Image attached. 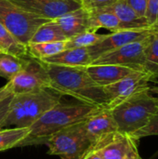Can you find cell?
Wrapping results in <instances>:
<instances>
[{"label":"cell","instance_id":"cell-3","mask_svg":"<svg viewBox=\"0 0 158 159\" xmlns=\"http://www.w3.org/2000/svg\"><path fill=\"white\" fill-rule=\"evenodd\" d=\"M61 96L51 89L13 94L3 129L10 126L30 128L48 110L61 102Z\"/></svg>","mask_w":158,"mask_h":159},{"label":"cell","instance_id":"cell-16","mask_svg":"<svg viewBox=\"0 0 158 159\" xmlns=\"http://www.w3.org/2000/svg\"><path fill=\"white\" fill-rule=\"evenodd\" d=\"M114 13L121 23V31L144 30L150 26L144 17L139 16L125 0H119L115 4L101 8Z\"/></svg>","mask_w":158,"mask_h":159},{"label":"cell","instance_id":"cell-4","mask_svg":"<svg viewBox=\"0 0 158 159\" xmlns=\"http://www.w3.org/2000/svg\"><path fill=\"white\" fill-rule=\"evenodd\" d=\"M156 104V96L148 88L125 99L110 110L118 131L130 136L149 123Z\"/></svg>","mask_w":158,"mask_h":159},{"label":"cell","instance_id":"cell-28","mask_svg":"<svg viewBox=\"0 0 158 159\" xmlns=\"http://www.w3.org/2000/svg\"><path fill=\"white\" fill-rule=\"evenodd\" d=\"M119 0H81L82 7L88 10L101 9L112 6Z\"/></svg>","mask_w":158,"mask_h":159},{"label":"cell","instance_id":"cell-14","mask_svg":"<svg viewBox=\"0 0 158 159\" xmlns=\"http://www.w3.org/2000/svg\"><path fill=\"white\" fill-rule=\"evenodd\" d=\"M86 71L92 81L99 87H105L136 73H141L127 67L112 64H90L86 67Z\"/></svg>","mask_w":158,"mask_h":159},{"label":"cell","instance_id":"cell-33","mask_svg":"<svg viewBox=\"0 0 158 159\" xmlns=\"http://www.w3.org/2000/svg\"><path fill=\"white\" fill-rule=\"evenodd\" d=\"M125 159H142V157L140 156V154H139V152H138V150L137 151H135V152H133V153H131V154H129L127 157Z\"/></svg>","mask_w":158,"mask_h":159},{"label":"cell","instance_id":"cell-20","mask_svg":"<svg viewBox=\"0 0 158 159\" xmlns=\"http://www.w3.org/2000/svg\"><path fill=\"white\" fill-rule=\"evenodd\" d=\"M29 57L20 58L5 51H0V76L10 81L22 70Z\"/></svg>","mask_w":158,"mask_h":159},{"label":"cell","instance_id":"cell-24","mask_svg":"<svg viewBox=\"0 0 158 159\" xmlns=\"http://www.w3.org/2000/svg\"><path fill=\"white\" fill-rule=\"evenodd\" d=\"M145 70L155 80L158 78V33H154L148 40L145 50Z\"/></svg>","mask_w":158,"mask_h":159},{"label":"cell","instance_id":"cell-5","mask_svg":"<svg viewBox=\"0 0 158 159\" xmlns=\"http://www.w3.org/2000/svg\"><path fill=\"white\" fill-rule=\"evenodd\" d=\"M84 122L64 129L47 139L44 143L48 148V154L61 159L83 158L93 147Z\"/></svg>","mask_w":158,"mask_h":159},{"label":"cell","instance_id":"cell-2","mask_svg":"<svg viewBox=\"0 0 158 159\" xmlns=\"http://www.w3.org/2000/svg\"><path fill=\"white\" fill-rule=\"evenodd\" d=\"M101 108L102 107L83 102L77 104H64L60 102L30 127L29 135L19 146L44 143L47 139L55 133L86 121Z\"/></svg>","mask_w":158,"mask_h":159},{"label":"cell","instance_id":"cell-35","mask_svg":"<svg viewBox=\"0 0 158 159\" xmlns=\"http://www.w3.org/2000/svg\"><path fill=\"white\" fill-rule=\"evenodd\" d=\"M0 51H3V50H2V49H1V48H0Z\"/></svg>","mask_w":158,"mask_h":159},{"label":"cell","instance_id":"cell-10","mask_svg":"<svg viewBox=\"0 0 158 159\" xmlns=\"http://www.w3.org/2000/svg\"><path fill=\"white\" fill-rule=\"evenodd\" d=\"M20 8L38 17L55 20L82 7L81 0H8Z\"/></svg>","mask_w":158,"mask_h":159},{"label":"cell","instance_id":"cell-29","mask_svg":"<svg viewBox=\"0 0 158 159\" xmlns=\"http://www.w3.org/2000/svg\"><path fill=\"white\" fill-rule=\"evenodd\" d=\"M125 1L129 4V7H131L134 9V11L139 16L144 17L148 0H125Z\"/></svg>","mask_w":158,"mask_h":159},{"label":"cell","instance_id":"cell-17","mask_svg":"<svg viewBox=\"0 0 158 159\" xmlns=\"http://www.w3.org/2000/svg\"><path fill=\"white\" fill-rule=\"evenodd\" d=\"M44 63L69 67H87L92 61L87 48H65L58 54L42 60Z\"/></svg>","mask_w":158,"mask_h":159},{"label":"cell","instance_id":"cell-11","mask_svg":"<svg viewBox=\"0 0 158 159\" xmlns=\"http://www.w3.org/2000/svg\"><path fill=\"white\" fill-rule=\"evenodd\" d=\"M156 33L151 28L144 30H125L114 32L110 34H105L104 37L95 45L87 48L91 61H95L100 56L119 48L127 44L141 41L148 38Z\"/></svg>","mask_w":158,"mask_h":159},{"label":"cell","instance_id":"cell-22","mask_svg":"<svg viewBox=\"0 0 158 159\" xmlns=\"http://www.w3.org/2000/svg\"><path fill=\"white\" fill-rule=\"evenodd\" d=\"M28 54L30 57L42 61L46 58L51 57L65 49V41L48 42L30 44L27 46Z\"/></svg>","mask_w":158,"mask_h":159},{"label":"cell","instance_id":"cell-13","mask_svg":"<svg viewBox=\"0 0 158 159\" xmlns=\"http://www.w3.org/2000/svg\"><path fill=\"white\" fill-rule=\"evenodd\" d=\"M85 129L91 140L93 146L104 138L118 131L117 125L111 110L102 107L91 115L85 122Z\"/></svg>","mask_w":158,"mask_h":159},{"label":"cell","instance_id":"cell-19","mask_svg":"<svg viewBox=\"0 0 158 159\" xmlns=\"http://www.w3.org/2000/svg\"><path fill=\"white\" fill-rule=\"evenodd\" d=\"M90 31L96 32L100 28H105L112 33L121 31V23L117 17L107 10L94 9L89 10Z\"/></svg>","mask_w":158,"mask_h":159},{"label":"cell","instance_id":"cell-18","mask_svg":"<svg viewBox=\"0 0 158 159\" xmlns=\"http://www.w3.org/2000/svg\"><path fill=\"white\" fill-rule=\"evenodd\" d=\"M66 40L67 38L64 35L62 30L61 29L60 25L56 22L55 20H50L37 28V30L34 32L31 38L29 45Z\"/></svg>","mask_w":158,"mask_h":159},{"label":"cell","instance_id":"cell-23","mask_svg":"<svg viewBox=\"0 0 158 159\" xmlns=\"http://www.w3.org/2000/svg\"><path fill=\"white\" fill-rule=\"evenodd\" d=\"M30 128H14L0 130V152L19 146L29 135Z\"/></svg>","mask_w":158,"mask_h":159},{"label":"cell","instance_id":"cell-6","mask_svg":"<svg viewBox=\"0 0 158 159\" xmlns=\"http://www.w3.org/2000/svg\"><path fill=\"white\" fill-rule=\"evenodd\" d=\"M48 20H50L26 12L8 0H0V23L25 46L29 45L37 28Z\"/></svg>","mask_w":158,"mask_h":159},{"label":"cell","instance_id":"cell-32","mask_svg":"<svg viewBox=\"0 0 158 159\" xmlns=\"http://www.w3.org/2000/svg\"><path fill=\"white\" fill-rule=\"evenodd\" d=\"M82 159H103L102 157V156L96 151V150H93V149H91L90 151H88L86 155H85V157H83Z\"/></svg>","mask_w":158,"mask_h":159},{"label":"cell","instance_id":"cell-34","mask_svg":"<svg viewBox=\"0 0 158 159\" xmlns=\"http://www.w3.org/2000/svg\"><path fill=\"white\" fill-rule=\"evenodd\" d=\"M151 29L153 30V31H155L156 33H158V20L151 26Z\"/></svg>","mask_w":158,"mask_h":159},{"label":"cell","instance_id":"cell-25","mask_svg":"<svg viewBox=\"0 0 158 159\" xmlns=\"http://www.w3.org/2000/svg\"><path fill=\"white\" fill-rule=\"evenodd\" d=\"M105 34H100L94 31H87L76 34L65 41V48H88L102 40Z\"/></svg>","mask_w":158,"mask_h":159},{"label":"cell","instance_id":"cell-30","mask_svg":"<svg viewBox=\"0 0 158 159\" xmlns=\"http://www.w3.org/2000/svg\"><path fill=\"white\" fill-rule=\"evenodd\" d=\"M12 97H13V94H10L4 100L0 101V130L3 129V124L7 115Z\"/></svg>","mask_w":158,"mask_h":159},{"label":"cell","instance_id":"cell-15","mask_svg":"<svg viewBox=\"0 0 158 159\" xmlns=\"http://www.w3.org/2000/svg\"><path fill=\"white\" fill-rule=\"evenodd\" d=\"M66 38H71L81 33L90 31L89 10L83 7L67 12L55 19Z\"/></svg>","mask_w":158,"mask_h":159},{"label":"cell","instance_id":"cell-27","mask_svg":"<svg viewBox=\"0 0 158 159\" xmlns=\"http://www.w3.org/2000/svg\"><path fill=\"white\" fill-rule=\"evenodd\" d=\"M144 17L151 28L158 20V0H148Z\"/></svg>","mask_w":158,"mask_h":159},{"label":"cell","instance_id":"cell-8","mask_svg":"<svg viewBox=\"0 0 158 159\" xmlns=\"http://www.w3.org/2000/svg\"><path fill=\"white\" fill-rule=\"evenodd\" d=\"M152 35V34H151ZM151 35L141 41L127 44L113 51L107 52L93 61L91 64H112L132 69L137 72L146 73L145 70V48ZM147 74V73H146Z\"/></svg>","mask_w":158,"mask_h":159},{"label":"cell","instance_id":"cell-26","mask_svg":"<svg viewBox=\"0 0 158 159\" xmlns=\"http://www.w3.org/2000/svg\"><path fill=\"white\" fill-rule=\"evenodd\" d=\"M150 89H151L152 92L156 96V99H157L156 109V112L153 115L152 118L150 119L149 123L142 129H140L130 135V137L136 141H138L141 138L149 137V136H157L158 135V87H153Z\"/></svg>","mask_w":158,"mask_h":159},{"label":"cell","instance_id":"cell-21","mask_svg":"<svg viewBox=\"0 0 158 159\" xmlns=\"http://www.w3.org/2000/svg\"><path fill=\"white\" fill-rule=\"evenodd\" d=\"M0 48L3 51L17 57H29L27 46L19 42L2 23H0Z\"/></svg>","mask_w":158,"mask_h":159},{"label":"cell","instance_id":"cell-12","mask_svg":"<svg viewBox=\"0 0 158 159\" xmlns=\"http://www.w3.org/2000/svg\"><path fill=\"white\" fill-rule=\"evenodd\" d=\"M137 141L129 135L116 131L97 143L92 149L103 159H125L129 154L138 150Z\"/></svg>","mask_w":158,"mask_h":159},{"label":"cell","instance_id":"cell-1","mask_svg":"<svg viewBox=\"0 0 158 159\" xmlns=\"http://www.w3.org/2000/svg\"><path fill=\"white\" fill-rule=\"evenodd\" d=\"M45 64L52 91L60 95L71 96L86 104L107 106L108 102L102 87H99L92 81L86 71V67Z\"/></svg>","mask_w":158,"mask_h":159},{"label":"cell","instance_id":"cell-9","mask_svg":"<svg viewBox=\"0 0 158 159\" xmlns=\"http://www.w3.org/2000/svg\"><path fill=\"white\" fill-rule=\"evenodd\" d=\"M152 81H155V79L150 75L146 73H136L114 84L102 87L108 102L106 108L112 109L115 105L131 95L150 88L149 83Z\"/></svg>","mask_w":158,"mask_h":159},{"label":"cell","instance_id":"cell-7","mask_svg":"<svg viewBox=\"0 0 158 159\" xmlns=\"http://www.w3.org/2000/svg\"><path fill=\"white\" fill-rule=\"evenodd\" d=\"M7 84L13 94L34 92L50 89V80L46 64L36 59L29 57L22 70Z\"/></svg>","mask_w":158,"mask_h":159},{"label":"cell","instance_id":"cell-31","mask_svg":"<svg viewBox=\"0 0 158 159\" xmlns=\"http://www.w3.org/2000/svg\"><path fill=\"white\" fill-rule=\"evenodd\" d=\"M10 94H13L8 84L7 83L5 86H3L2 88H0V101L4 100L5 98H7V96H9Z\"/></svg>","mask_w":158,"mask_h":159}]
</instances>
